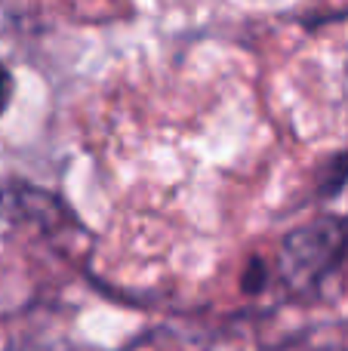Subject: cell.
<instances>
[{
  "label": "cell",
  "mask_w": 348,
  "mask_h": 351,
  "mask_svg": "<svg viewBox=\"0 0 348 351\" xmlns=\"http://www.w3.org/2000/svg\"><path fill=\"white\" fill-rule=\"evenodd\" d=\"M12 90H16V80H12L10 68H3V65H0V111H3L6 105H10Z\"/></svg>",
  "instance_id": "2"
},
{
  "label": "cell",
  "mask_w": 348,
  "mask_h": 351,
  "mask_svg": "<svg viewBox=\"0 0 348 351\" xmlns=\"http://www.w3.org/2000/svg\"><path fill=\"white\" fill-rule=\"evenodd\" d=\"M244 287L247 293H259L265 287V262H259V259H253L250 262V268L244 271Z\"/></svg>",
  "instance_id": "1"
}]
</instances>
